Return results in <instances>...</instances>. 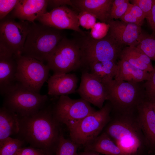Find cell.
<instances>
[{
  "instance_id": "obj_1",
  "label": "cell",
  "mask_w": 155,
  "mask_h": 155,
  "mask_svg": "<svg viewBox=\"0 0 155 155\" xmlns=\"http://www.w3.org/2000/svg\"><path fill=\"white\" fill-rule=\"evenodd\" d=\"M52 107L47 105L37 113L20 118L19 134L31 147L48 150L56 149L62 132L60 123L53 115Z\"/></svg>"
},
{
  "instance_id": "obj_2",
  "label": "cell",
  "mask_w": 155,
  "mask_h": 155,
  "mask_svg": "<svg viewBox=\"0 0 155 155\" xmlns=\"http://www.w3.org/2000/svg\"><path fill=\"white\" fill-rule=\"evenodd\" d=\"M102 83L106 90L107 100L112 106V111L118 114H133L138 106L147 98L144 82L112 79Z\"/></svg>"
},
{
  "instance_id": "obj_3",
  "label": "cell",
  "mask_w": 155,
  "mask_h": 155,
  "mask_svg": "<svg viewBox=\"0 0 155 155\" xmlns=\"http://www.w3.org/2000/svg\"><path fill=\"white\" fill-rule=\"evenodd\" d=\"M106 125V132L126 155H138L146 145L142 132L133 114L121 115Z\"/></svg>"
},
{
  "instance_id": "obj_4",
  "label": "cell",
  "mask_w": 155,
  "mask_h": 155,
  "mask_svg": "<svg viewBox=\"0 0 155 155\" xmlns=\"http://www.w3.org/2000/svg\"><path fill=\"white\" fill-rule=\"evenodd\" d=\"M64 37L61 30L31 23L22 55L44 63Z\"/></svg>"
},
{
  "instance_id": "obj_5",
  "label": "cell",
  "mask_w": 155,
  "mask_h": 155,
  "mask_svg": "<svg viewBox=\"0 0 155 155\" xmlns=\"http://www.w3.org/2000/svg\"><path fill=\"white\" fill-rule=\"evenodd\" d=\"M46 61L53 74L67 73L83 67L82 53L78 41L64 36L49 55Z\"/></svg>"
},
{
  "instance_id": "obj_6",
  "label": "cell",
  "mask_w": 155,
  "mask_h": 155,
  "mask_svg": "<svg viewBox=\"0 0 155 155\" xmlns=\"http://www.w3.org/2000/svg\"><path fill=\"white\" fill-rule=\"evenodd\" d=\"M112 110L108 102L83 118L69 130L70 139L79 146H84L92 141L110 121Z\"/></svg>"
},
{
  "instance_id": "obj_7",
  "label": "cell",
  "mask_w": 155,
  "mask_h": 155,
  "mask_svg": "<svg viewBox=\"0 0 155 155\" xmlns=\"http://www.w3.org/2000/svg\"><path fill=\"white\" fill-rule=\"evenodd\" d=\"M3 106L20 118L34 114L46 106L48 97L19 85L4 95Z\"/></svg>"
},
{
  "instance_id": "obj_8",
  "label": "cell",
  "mask_w": 155,
  "mask_h": 155,
  "mask_svg": "<svg viewBox=\"0 0 155 155\" xmlns=\"http://www.w3.org/2000/svg\"><path fill=\"white\" fill-rule=\"evenodd\" d=\"M78 40L81 50L83 67L96 61L116 62L122 49L108 33L105 37L96 40L89 35Z\"/></svg>"
},
{
  "instance_id": "obj_9",
  "label": "cell",
  "mask_w": 155,
  "mask_h": 155,
  "mask_svg": "<svg viewBox=\"0 0 155 155\" xmlns=\"http://www.w3.org/2000/svg\"><path fill=\"white\" fill-rule=\"evenodd\" d=\"M11 15L0 20V51L17 57L22 55L30 24L27 21L17 22Z\"/></svg>"
},
{
  "instance_id": "obj_10",
  "label": "cell",
  "mask_w": 155,
  "mask_h": 155,
  "mask_svg": "<svg viewBox=\"0 0 155 155\" xmlns=\"http://www.w3.org/2000/svg\"><path fill=\"white\" fill-rule=\"evenodd\" d=\"M17 78L20 85L40 93L41 88L48 80L49 67L34 58L21 55L17 57Z\"/></svg>"
},
{
  "instance_id": "obj_11",
  "label": "cell",
  "mask_w": 155,
  "mask_h": 155,
  "mask_svg": "<svg viewBox=\"0 0 155 155\" xmlns=\"http://www.w3.org/2000/svg\"><path fill=\"white\" fill-rule=\"evenodd\" d=\"M96 111L90 103L83 99H72L67 95L60 96L52 107L55 118L60 124L65 125L69 130Z\"/></svg>"
},
{
  "instance_id": "obj_12",
  "label": "cell",
  "mask_w": 155,
  "mask_h": 155,
  "mask_svg": "<svg viewBox=\"0 0 155 155\" xmlns=\"http://www.w3.org/2000/svg\"><path fill=\"white\" fill-rule=\"evenodd\" d=\"M36 20L42 24L58 30H72L83 36L87 34L80 28L78 14L66 6L53 8Z\"/></svg>"
},
{
  "instance_id": "obj_13",
  "label": "cell",
  "mask_w": 155,
  "mask_h": 155,
  "mask_svg": "<svg viewBox=\"0 0 155 155\" xmlns=\"http://www.w3.org/2000/svg\"><path fill=\"white\" fill-rule=\"evenodd\" d=\"M77 92L81 98L100 109L107 100V94L104 84L87 70L82 74L81 82Z\"/></svg>"
},
{
  "instance_id": "obj_14",
  "label": "cell",
  "mask_w": 155,
  "mask_h": 155,
  "mask_svg": "<svg viewBox=\"0 0 155 155\" xmlns=\"http://www.w3.org/2000/svg\"><path fill=\"white\" fill-rule=\"evenodd\" d=\"M108 34L120 46H136L142 32L141 26L121 20H110Z\"/></svg>"
},
{
  "instance_id": "obj_15",
  "label": "cell",
  "mask_w": 155,
  "mask_h": 155,
  "mask_svg": "<svg viewBox=\"0 0 155 155\" xmlns=\"http://www.w3.org/2000/svg\"><path fill=\"white\" fill-rule=\"evenodd\" d=\"M136 119L143 134L145 144L155 150V114L152 103L147 98L137 107Z\"/></svg>"
},
{
  "instance_id": "obj_16",
  "label": "cell",
  "mask_w": 155,
  "mask_h": 155,
  "mask_svg": "<svg viewBox=\"0 0 155 155\" xmlns=\"http://www.w3.org/2000/svg\"><path fill=\"white\" fill-rule=\"evenodd\" d=\"M17 57L14 54H0V93L4 96L20 85L17 78Z\"/></svg>"
},
{
  "instance_id": "obj_17",
  "label": "cell",
  "mask_w": 155,
  "mask_h": 155,
  "mask_svg": "<svg viewBox=\"0 0 155 155\" xmlns=\"http://www.w3.org/2000/svg\"><path fill=\"white\" fill-rule=\"evenodd\" d=\"M48 2L46 0H20L11 15L20 21L34 23L35 20L47 12Z\"/></svg>"
},
{
  "instance_id": "obj_18",
  "label": "cell",
  "mask_w": 155,
  "mask_h": 155,
  "mask_svg": "<svg viewBox=\"0 0 155 155\" xmlns=\"http://www.w3.org/2000/svg\"><path fill=\"white\" fill-rule=\"evenodd\" d=\"M78 79L74 73L53 74L47 80L49 95L61 96L77 92Z\"/></svg>"
},
{
  "instance_id": "obj_19",
  "label": "cell",
  "mask_w": 155,
  "mask_h": 155,
  "mask_svg": "<svg viewBox=\"0 0 155 155\" xmlns=\"http://www.w3.org/2000/svg\"><path fill=\"white\" fill-rule=\"evenodd\" d=\"M72 7L80 11H84L94 16L101 22L109 20L113 0H71Z\"/></svg>"
},
{
  "instance_id": "obj_20",
  "label": "cell",
  "mask_w": 155,
  "mask_h": 155,
  "mask_svg": "<svg viewBox=\"0 0 155 155\" xmlns=\"http://www.w3.org/2000/svg\"><path fill=\"white\" fill-rule=\"evenodd\" d=\"M84 146L85 151L104 155H126L105 132Z\"/></svg>"
},
{
  "instance_id": "obj_21",
  "label": "cell",
  "mask_w": 155,
  "mask_h": 155,
  "mask_svg": "<svg viewBox=\"0 0 155 155\" xmlns=\"http://www.w3.org/2000/svg\"><path fill=\"white\" fill-rule=\"evenodd\" d=\"M120 59L124 60L133 66L149 73L153 69L149 57L136 46H128L122 49Z\"/></svg>"
},
{
  "instance_id": "obj_22",
  "label": "cell",
  "mask_w": 155,
  "mask_h": 155,
  "mask_svg": "<svg viewBox=\"0 0 155 155\" xmlns=\"http://www.w3.org/2000/svg\"><path fill=\"white\" fill-rule=\"evenodd\" d=\"M20 118L16 113L3 106L0 109V142L18 134Z\"/></svg>"
},
{
  "instance_id": "obj_23",
  "label": "cell",
  "mask_w": 155,
  "mask_h": 155,
  "mask_svg": "<svg viewBox=\"0 0 155 155\" xmlns=\"http://www.w3.org/2000/svg\"><path fill=\"white\" fill-rule=\"evenodd\" d=\"M117 69L114 79L129 82H144L148 79L149 73L139 69L124 60L117 63Z\"/></svg>"
},
{
  "instance_id": "obj_24",
  "label": "cell",
  "mask_w": 155,
  "mask_h": 155,
  "mask_svg": "<svg viewBox=\"0 0 155 155\" xmlns=\"http://www.w3.org/2000/svg\"><path fill=\"white\" fill-rule=\"evenodd\" d=\"M90 73L102 82L113 79L117 71V65L114 61H96L87 67Z\"/></svg>"
},
{
  "instance_id": "obj_25",
  "label": "cell",
  "mask_w": 155,
  "mask_h": 155,
  "mask_svg": "<svg viewBox=\"0 0 155 155\" xmlns=\"http://www.w3.org/2000/svg\"><path fill=\"white\" fill-rule=\"evenodd\" d=\"M150 59L155 61V35L142 32L136 46Z\"/></svg>"
},
{
  "instance_id": "obj_26",
  "label": "cell",
  "mask_w": 155,
  "mask_h": 155,
  "mask_svg": "<svg viewBox=\"0 0 155 155\" xmlns=\"http://www.w3.org/2000/svg\"><path fill=\"white\" fill-rule=\"evenodd\" d=\"M145 18L143 12L137 5L131 4L126 13L120 19L125 22L141 26Z\"/></svg>"
},
{
  "instance_id": "obj_27",
  "label": "cell",
  "mask_w": 155,
  "mask_h": 155,
  "mask_svg": "<svg viewBox=\"0 0 155 155\" xmlns=\"http://www.w3.org/2000/svg\"><path fill=\"white\" fill-rule=\"evenodd\" d=\"M79 146L70 139L65 138L62 133L56 149V155H78Z\"/></svg>"
},
{
  "instance_id": "obj_28",
  "label": "cell",
  "mask_w": 155,
  "mask_h": 155,
  "mask_svg": "<svg viewBox=\"0 0 155 155\" xmlns=\"http://www.w3.org/2000/svg\"><path fill=\"white\" fill-rule=\"evenodd\" d=\"M24 141L9 137L0 142V155H14L21 147Z\"/></svg>"
},
{
  "instance_id": "obj_29",
  "label": "cell",
  "mask_w": 155,
  "mask_h": 155,
  "mask_svg": "<svg viewBox=\"0 0 155 155\" xmlns=\"http://www.w3.org/2000/svg\"><path fill=\"white\" fill-rule=\"evenodd\" d=\"M109 29V26L107 23L101 22H96L91 29L89 35L93 39H101L108 34Z\"/></svg>"
},
{
  "instance_id": "obj_30",
  "label": "cell",
  "mask_w": 155,
  "mask_h": 155,
  "mask_svg": "<svg viewBox=\"0 0 155 155\" xmlns=\"http://www.w3.org/2000/svg\"><path fill=\"white\" fill-rule=\"evenodd\" d=\"M80 26L87 30L91 29L96 23L97 18L92 13L86 11H80L78 14Z\"/></svg>"
},
{
  "instance_id": "obj_31",
  "label": "cell",
  "mask_w": 155,
  "mask_h": 155,
  "mask_svg": "<svg viewBox=\"0 0 155 155\" xmlns=\"http://www.w3.org/2000/svg\"><path fill=\"white\" fill-rule=\"evenodd\" d=\"M149 73L148 79L144 82V86L147 98L151 100L155 99V66Z\"/></svg>"
},
{
  "instance_id": "obj_32",
  "label": "cell",
  "mask_w": 155,
  "mask_h": 155,
  "mask_svg": "<svg viewBox=\"0 0 155 155\" xmlns=\"http://www.w3.org/2000/svg\"><path fill=\"white\" fill-rule=\"evenodd\" d=\"M19 0H0V19H3L11 11L18 3Z\"/></svg>"
},
{
  "instance_id": "obj_33",
  "label": "cell",
  "mask_w": 155,
  "mask_h": 155,
  "mask_svg": "<svg viewBox=\"0 0 155 155\" xmlns=\"http://www.w3.org/2000/svg\"><path fill=\"white\" fill-rule=\"evenodd\" d=\"M132 4L138 6L144 14L147 19L150 15L153 3V0H132Z\"/></svg>"
},
{
  "instance_id": "obj_34",
  "label": "cell",
  "mask_w": 155,
  "mask_h": 155,
  "mask_svg": "<svg viewBox=\"0 0 155 155\" xmlns=\"http://www.w3.org/2000/svg\"><path fill=\"white\" fill-rule=\"evenodd\" d=\"M131 4L129 1L127 0L120 6L111 10L109 20L120 19L126 13Z\"/></svg>"
},
{
  "instance_id": "obj_35",
  "label": "cell",
  "mask_w": 155,
  "mask_h": 155,
  "mask_svg": "<svg viewBox=\"0 0 155 155\" xmlns=\"http://www.w3.org/2000/svg\"><path fill=\"white\" fill-rule=\"evenodd\" d=\"M14 155H51L49 153L32 147H21Z\"/></svg>"
},
{
  "instance_id": "obj_36",
  "label": "cell",
  "mask_w": 155,
  "mask_h": 155,
  "mask_svg": "<svg viewBox=\"0 0 155 155\" xmlns=\"http://www.w3.org/2000/svg\"><path fill=\"white\" fill-rule=\"evenodd\" d=\"M146 20L152 30V34L155 35V0H153L151 11L150 16Z\"/></svg>"
},
{
  "instance_id": "obj_37",
  "label": "cell",
  "mask_w": 155,
  "mask_h": 155,
  "mask_svg": "<svg viewBox=\"0 0 155 155\" xmlns=\"http://www.w3.org/2000/svg\"><path fill=\"white\" fill-rule=\"evenodd\" d=\"M54 7V8L62 6L69 5L72 6V4L71 0H48V5Z\"/></svg>"
},
{
  "instance_id": "obj_38",
  "label": "cell",
  "mask_w": 155,
  "mask_h": 155,
  "mask_svg": "<svg viewBox=\"0 0 155 155\" xmlns=\"http://www.w3.org/2000/svg\"><path fill=\"white\" fill-rule=\"evenodd\" d=\"M127 0H113L112 3L111 10L119 7L126 1Z\"/></svg>"
},
{
  "instance_id": "obj_39",
  "label": "cell",
  "mask_w": 155,
  "mask_h": 155,
  "mask_svg": "<svg viewBox=\"0 0 155 155\" xmlns=\"http://www.w3.org/2000/svg\"><path fill=\"white\" fill-rule=\"evenodd\" d=\"M78 155H104L91 151H85L84 152L78 154Z\"/></svg>"
},
{
  "instance_id": "obj_40",
  "label": "cell",
  "mask_w": 155,
  "mask_h": 155,
  "mask_svg": "<svg viewBox=\"0 0 155 155\" xmlns=\"http://www.w3.org/2000/svg\"><path fill=\"white\" fill-rule=\"evenodd\" d=\"M149 100L152 103L153 110L155 114V99Z\"/></svg>"
},
{
  "instance_id": "obj_41",
  "label": "cell",
  "mask_w": 155,
  "mask_h": 155,
  "mask_svg": "<svg viewBox=\"0 0 155 155\" xmlns=\"http://www.w3.org/2000/svg\"></svg>"
},
{
  "instance_id": "obj_42",
  "label": "cell",
  "mask_w": 155,
  "mask_h": 155,
  "mask_svg": "<svg viewBox=\"0 0 155 155\" xmlns=\"http://www.w3.org/2000/svg\"><path fill=\"white\" fill-rule=\"evenodd\" d=\"M154 155H155V154Z\"/></svg>"
}]
</instances>
